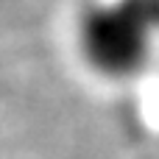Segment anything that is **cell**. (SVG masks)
<instances>
[{
    "instance_id": "1",
    "label": "cell",
    "mask_w": 159,
    "mask_h": 159,
    "mask_svg": "<svg viewBox=\"0 0 159 159\" xmlns=\"http://www.w3.org/2000/svg\"><path fill=\"white\" fill-rule=\"evenodd\" d=\"M159 0H92L75 17L81 61L106 81H129L154 56Z\"/></svg>"
}]
</instances>
